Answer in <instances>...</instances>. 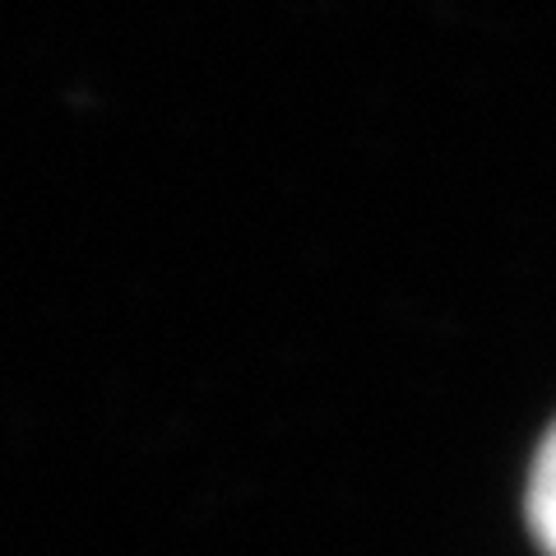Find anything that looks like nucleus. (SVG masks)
I'll list each match as a JSON object with an SVG mask.
<instances>
[{"instance_id": "nucleus-1", "label": "nucleus", "mask_w": 556, "mask_h": 556, "mask_svg": "<svg viewBox=\"0 0 556 556\" xmlns=\"http://www.w3.org/2000/svg\"><path fill=\"white\" fill-rule=\"evenodd\" d=\"M529 525L552 556H556V427L543 441L529 473Z\"/></svg>"}]
</instances>
